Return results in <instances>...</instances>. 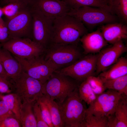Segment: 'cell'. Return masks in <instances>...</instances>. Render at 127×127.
<instances>
[{
	"mask_svg": "<svg viewBox=\"0 0 127 127\" xmlns=\"http://www.w3.org/2000/svg\"><path fill=\"white\" fill-rule=\"evenodd\" d=\"M1 99L10 111L20 120V111L22 103L20 97L16 94L12 92L1 95Z\"/></svg>",
	"mask_w": 127,
	"mask_h": 127,
	"instance_id": "d4e9b609",
	"label": "cell"
},
{
	"mask_svg": "<svg viewBox=\"0 0 127 127\" xmlns=\"http://www.w3.org/2000/svg\"><path fill=\"white\" fill-rule=\"evenodd\" d=\"M79 83L70 76L55 71L43 84L42 93L57 103H61L78 87Z\"/></svg>",
	"mask_w": 127,
	"mask_h": 127,
	"instance_id": "277c9868",
	"label": "cell"
},
{
	"mask_svg": "<svg viewBox=\"0 0 127 127\" xmlns=\"http://www.w3.org/2000/svg\"><path fill=\"white\" fill-rule=\"evenodd\" d=\"M123 95L116 91L107 89L97 96L94 102L89 106L87 110L95 115L107 117L114 114Z\"/></svg>",
	"mask_w": 127,
	"mask_h": 127,
	"instance_id": "7c38bea8",
	"label": "cell"
},
{
	"mask_svg": "<svg viewBox=\"0 0 127 127\" xmlns=\"http://www.w3.org/2000/svg\"><path fill=\"white\" fill-rule=\"evenodd\" d=\"M67 14L79 20L88 31L99 26L119 22L117 17L111 12L109 7L83 6L71 9Z\"/></svg>",
	"mask_w": 127,
	"mask_h": 127,
	"instance_id": "3957f363",
	"label": "cell"
},
{
	"mask_svg": "<svg viewBox=\"0 0 127 127\" xmlns=\"http://www.w3.org/2000/svg\"><path fill=\"white\" fill-rule=\"evenodd\" d=\"M78 91L81 99L89 106L94 102L97 96L86 79L80 83L78 87Z\"/></svg>",
	"mask_w": 127,
	"mask_h": 127,
	"instance_id": "484cf974",
	"label": "cell"
},
{
	"mask_svg": "<svg viewBox=\"0 0 127 127\" xmlns=\"http://www.w3.org/2000/svg\"><path fill=\"white\" fill-rule=\"evenodd\" d=\"M0 92L12 93L11 85L9 81L0 76Z\"/></svg>",
	"mask_w": 127,
	"mask_h": 127,
	"instance_id": "e575fe53",
	"label": "cell"
},
{
	"mask_svg": "<svg viewBox=\"0 0 127 127\" xmlns=\"http://www.w3.org/2000/svg\"><path fill=\"white\" fill-rule=\"evenodd\" d=\"M71 9H75L83 6L104 8L109 7L99 0H64Z\"/></svg>",
	"mask_w": 127,
	"mask_h": 127,
	"instance_id": "83f0119b",
	"label": "cell"
},
{
	"mask_svg": "<svg viewBox=\"0 0 127 127\" xmlns=\"http://www.w3.org/2000/svg\"><path fill=\"white\" fill-rule=\"evenodd\" d=\"M105 40L113 44L127 38V26L120 22L102 25L100 28Z\"/></svg>",
	"mask_w": 127,
	"mask_h": 127,
	"instance_id": "2e32d148",
	"label": "cell"
},
{
	"mask_svg": "<svg viewBox=\"0 0 127 127\" xmlns=\"http://www.w3.org/2000/svg\"><path fill=\"white\" fill-rule=\"evenodd\" d=\"M3 15L2 8L0 7V19L2 18V17Z\"/></svg>",
	"mask_w": 127,
	"mask_h": 127,
	"instance_id": "74e56055",
	"label": "cell"
},
{
	"mask_svg": "<svg viewBox=\"0 0 127 127\" xmlns=\"http://www.w3.org/2000/svg\"><path fill=\"white\" fill-rule=\"evenodd\" d=\"M91 87L97 96L104 92L106 89L101 78L98 76H90L86 79Z\"/></svg>",
	"mask_w": 127,
	"mask_h": 127,
	"instance_id": "f1b7e54d",
	"label": "cell"
},
{
	"mask_svg": "<svg viewBox=\"0 0 127 127\" xmlns=\"http://www.w3.org/2000/svg\"><path fill=\"white\" fill-rule=\"evenodd\" d=\"M38 99L44 103L48 107L54 127H64L57 103L51 99L48 95L45 94H43Z\"/></svg>",
	"mask_w": 127,
	"mask_h": 127,
	"instance_id": "ffe728a7",
	"label": "cell"
},
{
	"mask_svg": "<svg viewBox=\"0 0 127 127\" xmlns=\"http://www.w3.org/2000/svg\"><path fill=\"white\" fill-rule=\"evenodd\" d=\"M33 110L37 127H49L43 119L40 106L37 101L33 104Z\"/></svg>",
	"mask_w": 127,
	"mask_h": 127,
	"instance_id": "4dcf8cb0",
	"label": "cell"
},
{
	"mask_svg": "<svg viewBox=\"0 0 127 127\" xmlns=\"http://www.w3.org/2000/svg\"><path fill=\"white\" fill-rule=\"evenodd\" d=\"M2 99L1 95L0 94V100Z\"/></svg>",
	"mask_w": 127,
	"mask_h": 127,
	"instance_id": "ab89813d",
	"label": "cell"
},
{
	"mask_svg": "<svg viewBox=\"0 0 127 127\" xmlns=\"http://www.w3.org/2000/svg\"><path fill=\"white\" fill-rule=\"evenodd\" d=\"M107 118L108 127H127V96H123L114 114Z\"/></svg>",
	"mask_w": 127,
	"mask_h": 127,
	"instance_id": "e0dca14e",
	"label": "cell"
},
{
	"mask_svg": "<svg viewBox=\"0 0 127 127\" xmlns=\"http://www.w3.org/2000/svg\"><path fill=\"white\" fill-rule=\"evenodd\" d=\"M88 31L79 20L67 14L53 20L50 44L77 45Z\"/></svg>",
	"mask_w": 127,
	"mask_h": 127,
	"instance_id": "6da1fadb",
	"label": "cell"
},
{
	"mask_svg": "<svg viewBox=\"0 0 127 127\" xmlns=\"http://www.w3.org/2000/svg\"><path fill=\"white\" fill-rule=\"evenodd\" d=\"M63 0V1H64V0Z\"/></svg>",
	"mask_w": 127,
	"mask_h": 127,
	"instance_id": "60d3db41",
	"label": "cell"
},
{
	"mask_svg": "<svg viewBox=\"0 0 127 127\" xmlns=\"http://www.w3.org/2000/svg\"><path fill=\"white\" fill-rule=\"evenodd\" d=\"M10 39L8 28L5 22L1 18L0 19V42L2 44Z\"/></svg>",
	"mask_w": 127,
	"mask_h": 127,
	"instance_id": "d6a6232c",
	"label": "cell"
},
{
	"mask_svg": "<svg viewBox=\"0 0 127 127\" xmlns=\"http://www.w3.org/2000/svg\"><path fill=\"white\" fill-rule=\"evenodd\" d=\"M45 51L44 58L56 70L71 65L82 57L77 45L75 44H51Z\"/></svg>",
	"mask_w": 127,
	"mask_h": 127,
	"instance_id": "8992f818",
	"label": "cell"
},
{
	"mask_svg": "<svg viewBox=\"0 0 127 127\" xmlns=\"http://www.w3.org/2000/svg\"><path fill=\"white\" fill-rule=\"evenodd\" d=\"M107 117L93 114L86 110L82 127H108Z\"/></svg>",
	"mask_w": 127,
	"mask_h": 127,
	"instance_id": "4316f807",
	"label": "cell"
},
{
	"mask_svg": "<svg viewBox=\"0 0 127 127\" xmlns=\"http://www.w3.org/2000/svg\"><path fill=\"white\" fill-rule=\"evenodd\" d=\"M3 3L6 4L11 0H1ZM28 1H30L31 0H26Z\"/></svg>",
	"mask_w": 127,
	"mask_h": 127,
	"instance_id": "f35d334b",
	"label": "cell"
},
{
	"mask_svg": "<svg viewBox=\"0 0 127 127\" xmlns=\"http://www.w3.org/2000/svg\"><path fill=\"white\" fill-rule=\"evenodd\" d=\"M97 54H88L66 67L56 71L71 77L80 83L95 73Z\"/></svg>",
	"mask_w": 127,
	"mask_h": 127,
	"instance_id": "30bf717a",
	"label": "cell"
},
{
	"mask_svg": "<svg viewBox=\"0 0 127 127\" xmlns=\"http://www.w3.org/2000/svg\"><path fill=\"white\" fill-rule=\"evenodd\" d=\"M30 1L26 0H10L2 7L4 15L8 19L14 17L28 7Z\"/></svg>",
	"mask_w": 127,
	"mask_h": 127,
	"instance_id": "7402d4cb",
	"label": "cell"
},
{
	"mask_svg": "<svg viewBox=\"0 0 127 127\" xmlns=\"http://www.w3.org/2000/svg\"><path fill=\"white\" fill-rule=\"evenodd\" d=\"M22 127L20 120L13 114L0 122V127Z\"/></svg>",
	"mask_w": 127,
	"mask_h": 127,
	"instance_id": "f546056e",
	"label": "cell"
},
{
	"mask_svg": "<svg viewBox=\"0 0 127 127\" xmlns=\"http://www.w3.org/2000/svg\"><path fill=\"white\" fill-rule=\"evenodd\" d=\"M107 6L110 7L113 0H99Z\"/></svg>",
	"mask_w": 127,
	"mask_h": 127,
	"instance_id": "8d00e7d4",
	"label": "cell"
},
{
	"mask_svg": "<svg viewBox=\"0 0 127 127\" xmlns=\"http://www.w3.org/2000/svg\"><path fill=\"white\" fill-rule=\"evenodd\" d=\"M32 20V39L46 50L51 43L54 20L29 5Z\"/></svg>",
	"mask_w": 127,
	"mask_h": 127,
	"instance_id": "52a82bcc",
	"label": "cell"
},
{
	"mask_svg": "<svg viewBox=\"0 0 127 127\" xmlns=\"http://www.w3.org/2000/svg\"><path fill=\"white\" fill-rule=\"evenodd\" d=\"M10 39L28 38L32 39V20L29 5L14 17L5 21Z\"/></svg>",
	"mask_w": 127,
	"mask_h": 127,
	"instance_id": "8fae6325",
	"label": "cell"
},
{
	"mask_svg": "<svg viewBox=\"0 0 127 127\" xmlns=\"http://www.w3.org/2000/svg\"><path fill=\"white\" fill-rule=\"evenodd\" d=\"M29 5L53 20L67 14L70 10L65 2L61 0H31Z\"/></svg>",
	"mask_w": 127,
	"mask_h": 127,
	"instance_id": "5bb4252c",
	"label": "cell"
},
{
	"mask_svg": "<svg viewBox=\"0 0 127 127\" xmlns=\"http://www.w3.org/2000/svg\"><path fill=\"white\" fill-rule=\"evenodd\" d=\"M2 45L3 48L14 57L22 59H30L41 56L46 50L28 38L12 39Z\"/></svg>",
	"mask_w": 127,
	"mask_h": 127,
	"instance_id": "ba28073f",
	"label": "cell"
},
{
	"mask_svg": "<svg viewBox=\"0 0 127 127\" xmlns=\"http://www.w3.org/2000/svg\"><path fill=\"white\" fill-rule=\"evenodd\" d=\"M78 87L62 103H57L64 127H82L87 109L79 95Z\"/></svg>",
	"mask_w": 127,
	"mask_h": 127,
	"instance_id": "7a4b0ae2",
	"label": "cell"
},
{
	"mask_svg": "<svg viewBox=\"0 0 127 127\" xmlns=\"http://www.w3.org/2000/svg\"><path fill=\"white\" fill-rule=\"evenodd\" d=\"M34 103H22L20 111V121L22 127H37L33 110Z\"/></svg>",
	"mask_w": 127,
	"mask_h": 127,
	"instance_id": "44dd1931",
	"label": "cell"
},
{
	"mask_svg": "<svg viewBox=\"0 0 127 127\" xmlns=\"http://www.w3.org/2000/svg\"><path fill=\"white\" fill-rule=\"evenodd\" d=\"M12 92L17 94L22 102L34 103L43 95V84L23 71L18 75L9 80Z\"/></svg>",
	"mask_w": 127,
	"mask_h": 127,
	"instance_id": "5b68a950",
	"label": "cell"
},
{
	"mask_svg": "<svg viewBox=\"0 0 127 127\" xmlns=\"http://www.w3.org/2000/svg\"><path fill=\"white\" fill-rule=\"evenodd\" d=\"M111 66L98 75L102 80L112 79L127 74V59L124 57H120Z\"/></svg>",
	"mask_w": 127,
	"mask_h": 127,
	"instance_id": "d6986e66",
	"label": "cell"
},
{
	"mask_svg": "<svg viewBox=\"0 0 127 127\" xmlns=\"http://www.w3.org/2000/svg\"><path fill=\"white\" fill-rule=\"evenodd\" d=\"M0 76L8 80V77L0 61Z\"/></svg>",
	"mask_w": 127,
	"mask_h": 127,
	"instance_id": "d590c367",
	"label": "cell"
},
{
	"mask_svg": "<svg viewBox=\"0 0 127 127\" xmlns=\"http://www.w3.org/2000/svg\"><path fill=\"white\" fill-rule=\"evenodd\" d=\"M84 53L86 54L98 53L108 43L104 38L100 28L89 33H87L81 38Z\"/></svg>",
	"mask_w": 127,
	"mask_h": 127,
	"instance_id": "9a60e30c",
	"label": "cell"
},
{
	"mask_svg": "<svg viewBox=\"0 0 127 127\" xmlns=\"http://www.w3.org/2000/svg\"><path fill=\"white\" fill-rule=\"evenodd\" d=\"M13 114L2 100H0V122Z\"/></svg>",
	"mask_w": 127,
	"mask_h": 127,
	"instance_id": "836d02e7",
	"label": "cell"
},
{
	"mask_svg": "<svg viewBox=\"0 0 127 127\" xmlns=\"http://www.w3.org/2000/svg\"><path fill=\"white\" fill-rule=\"evenodd\" d=\"M127 51V47L123 40L115 43L111 47L102 49L98 53L96 75H98L109 68Z\"/></svg>",
	"mask_w": 127,
	"mask_h": 127,
	"instance_id": "4fadbf2b",
	"label": "cell"
},
{
	"mask_svg": "<svg viewBox=\"0 0 127 127\" xmlns=\"http://www.w3.org/2000/svg\"><path fill=\"white\" fill-rule=\"evenodd\" d=\"M40 106L43 118L49 127H54L51 115L47 106L39 99L37 100Z\"/></svg>",
	"mask_w": 127,
	"mask_h": 127,
	"instance_id": "1f68e13d",
	"label": "cell"
},
{
	"mask_svg": "<svg viewBox=\"0 0 127 127\" xmlns=\"http://www.w3.org/2000/svg\"><path fill=\"white\" fill-rule=\"evenodd\" d=\"M102 80L106 89L114 90L127 96V74L112 79Z\"/></svg>",
	"mask_w": 127,
	"mask_h": 127,
	"instance_id": "603a6c76",
	"label": "cell"
},
{
	"mask_svg": "<svg viewBox=\"0 0 127 127\" xmlns=\"http://www.w3.org/2000/svg\"><path fill=\"white\" fill-rule=\"evenodd\" d=\"M0 61L9 78V80L20 74L23 71L18 61L7 50L0 48Z\"/></svg>",
	"mask_w": 127,
	"mask_h": 127,
	"instance_id": "ac0fdd59",
	"label": "cell"
},
{
	"mask_svg": "<svg viewBox=\"0 0 127 127\" xmlns=\"http://www.w3.org/2000/svg\"><path fill=\"white\" fill-rule=\"evenodd\" d=\"M14 57L20 64L23 71L43 83L56 70L54 66L42 55L28 59Z\"/></svg>",
	"mask_w": 127,
	"mask_h": 127,
	"instance_id": "9c48e42d",
	"label": "cell"
},
{
	"mask_svg": "<svg viewBox=\"0 0 127 127\" xmlns=\"http://www.w3.org/2000/svg\"><path fill=\"white\" fill-rule=\"evenodd\" d=\"M112 13L118 19L119 22L127 24V0H113L110 7Z\"/></svg>",
	"mask_w": 127,
	"mask_h": 127,
	"instance_id": "cb8c5ba5",
	"label": "cell"
}]
</instances>
